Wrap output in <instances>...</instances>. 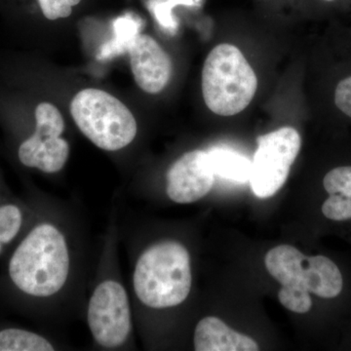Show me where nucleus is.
Listing matches in <instances>:
<instances>
[{
    "mask_svg": "<svg viewBox=\"0 0 351 351\" xmlns=\"http://www.w3.org/2000/svg\"><path fill=\"white\" fill-rule=\"evenodd\" d=\"M86 319L97 345L106 350L125 346L133 332V315L123 284L113 277L97 284L88 302Z\"/></svg>",
    "mask_w": 351,
    "mask_h": 351,
    "instance_id": "nucleus-6",
    "label": "nucleus"
},
{
    "mask_svg": "<svg viewBox=\"0 0 351 351\" xmlns=\"http://www.w3.org/2000/svg\"><path fill=\"white\" fill-rule=\"evenodd\" d=\"M193 345L196 351H257L250 337L240 334L215 316H207L196 325Z\"/></svg>",
    "mask_w": 351,
    "mask_h": 351,
    "instance_id": "nucleus-11",
    "label": "nucleus"
},
{
    "mask_svg": "<svg viewBox=\"0 0 351 351\" xmlns=\"http://www.w3.org/2000/svg\"><path fill=\"white\" fill-rule=\"evenodd\" d=\"M71 272V247L62 228L47 219L31 221L10 248L0 276V295L29 308L60 294Z\"/></svg>",
    "mask_w": 351,
    "mask_h": 351,
    "instance_id": "nucleus-1",
    "label": "nucleus"
},
{
    "mask_svg": "<svg viewBox=\"0 0 351 351\" xmlns=\"http://www.w3.org/2000/svg\"><path fill=\"white\" fill-rule=\"evenodd\" d=\"M265 263L270 276L281 284L279 302L293 313H308L313 304L311 294L332 300L343 293V272L326 256L309 257L291 245H279L267 252Z\"/></svg>",
    "mask_w": 351,
    "mask_h": 351,
    "instance_id": "nucleus-2",
    "label": "nucleus"
},
{
    "mask_svg": "<svg viewBox=\"0 0 351 351\" xmlns=\"http://www.w3.org/2000/svg\"><path fill=\"white\" fill-rule=\"evenodd\" d=\"M114 36L112 40L104 44L98 55V59L108 60L128 53L129 49L138 34H141V22L132 15L122 16L113 24Z\"/></svg>",
    "mask_w": 351,
    "mask_h": 351,
    "instance_id": "nucleus-16",
    "label": "nucleus"
},
{
    "mask_svg": "<svg viewBox=\"0 0 351 351\" xmlns=\"http://www.w3.org/2000/svg\"><path fill=\"white\" fill-rule=\"evenodd\" d=\"M128 53L132 73L143 91L157 94L167 86L173 73L172 60L156 39L140 34Z\"/></svg>",
    "mask_w": 351,
    "mask_h": 351,
    "instance_id": "nucleus-10",
    "label": "nucleus"
},
{
    "mask_svg": "<svg viewBox=\"0 0 351 351\" xmlns=\"http://www.w3.org/2000/svg\"><path fill=\"white\" fill-rule=\"evenodd\" d=\"M34 130L16 145L18 162L46 174L60 172L69 157V145L63 135V115L52 104L39 103L34 108Z\"/></svg>",
    "mask_w": 351,
    "mask_h": 351,
    "instance_id": "nucleus-7",
    "label": "nucleus"
},
{
    "mask_svg": "<svg viewBox=\"0 0 351 351\" xmlns=\"http://www.w3.org/2000/svg\"><path fill=\"white\" fill-rule=\"evenodd\" d=\"M202 0H154L149 9L154 18L164 29L174 34L178 29V22L173 16V8L176 6H200Z\"/></svg>",
    "mask_w": 351,
    "mask_h": 351,
    "instance_id": "nucleus-17",
    "label": "nucleus"
},
{
    "mask_svg": "<svg viewBox=\"0 0 351 351\" xmlns=\"http://www.w3.org/2000/svg\"><path fill=\"white\" fill-rule=\"evenodd\" d=\"M82 0H38L44 17L50 21L64 19L73 12V7Z\"/></svg>",
    "mask_w": 351,
    "mask_h": 351,
    "instance_id": "nucleus-18",
    "label": "nucleus"
},
{
    "mask_svg": "<svg viewBox=\"0 0 351 351\" xmlns=\"http://www.w3.org/2000/svg\"><path fill=\"white\" fill-rule=\"evenodd\" d=\"M31 212L6 191L0 181V257L22 237L32 221Z\"/></svg>",
    "mask_w": 351,
    "mask_h": 351,
    "instance_id": "nucleus-13",
    "label": "nucleus"
},
{
    "mask_svg": "<svg viewBox=\"0 0 351 351\" xmlns=\"http://www.w3.org/2000/svg\"><path fill=\"white\" fill-rule=\"evenodd\" d=\"M258 78L237 46L223 43L212 49L202 69V94L212 112L232 117L250 105Z\"/></svg>",
    "mask_w": 351,
    "mask_h": 351,
    "instance_id": "nucleus-4",
    "label": "nucleus"
},
{
    "mask_svg": "<svg viewBox=\"0 0 351 351\" xmlns=\"http://www.w3.org/2000/svg\"><path fill=\"white\" fill-rule=\"evenodd\" d=\"M326 199L321 205L323 216L335 223L351 221V164L335 166L322 179Z\"/></svg>",
    "mask_w": 351,
    "mask_h": 351,
    "instance_id": "nucleus-12",
    "label": "nucleus"
},
{
    "mask_svg": "<svg viewBox=\"0 0 351 351\" xmlns=\"http://www.w3.org/2000/svg\"><path fill=\"white\" fill-rule=\"evenodd\" d=\"M207 157L215 176L233 182H250L252 161L243 154L217 147L207 151Z\"/></svg>",
    "mask_w": 351,
    "mask_h": 351,
    "instance_id": "nucleus-14",
    "label": "nucleus"
},
{
    "mask_svg": "<svg viewBox=\"0 0 351 351\" xmlns=\"http://www.w3.org/2000/svg\"><path fill=\"white\" fill-rule=\"evenodd\" d=\"M55 346L39 332L15 326L0 327V351H52Z\"/></svg>",
    "mask_w": 351,
    "mask_h": 351,
    "instance_id": "nucleus-15",
    "label": "nucleus"
},
{
    "mask_svg": "<svg viewBox=\"0 0 351 351\" xmlns=\"http://www.w3.org/2000/svg\"><path fill=\"white\" fill-rule=\"evenodd\" d=\"M252 161L250 184L258 197L269 198L287 181L291 167L299 156L302 138L292 127L260 136Z\"/></svg>",
    "mask_w": 351,
    "mask_h": 351,
    "instance_id": "nucleus-8",
    "label": "nucleus"
},
{
    "mask_svg": "<svg viewBox=\"0 0 351 351\" xmlns=\"http://www.w3.org/2000/svg\"><path fill=\"white\" fill-rule=\"evenodd\" d=\"M215 177L208 163L207 152L196 149L186 152L168 170L166 193L178 204H191L210 193Z\"/></svg>",
    "mask_w": 351,
    "mask_h": 351,
    "instance_id": "nucleus-9",
    "label": "nucleus"
},
{
    "mask_svg": "<svg viewBox=\"0 0 351 351\" xmlns=\"http://www.w3.org/2000/svg\"><path fill=\"white\" fill-rule=\"evenodd\" d=\"M324 2H327V3H337L339 0H323Z\"/></svg>",
    "mask_w": 351,
    "mask_h": 351,
    "instance_id": "nucleus-19",
    "label": "nucleus"
},
{
    "mask_svg": "<svg viewBox=\"0 0 351 351\" xmlns=\"http://www.w3.org/2000/svg\"><path fill=\"white\" fill-rule=\"evenodd\" d=\"M71 113L83 135L103 151H120L137 136V121L130 110L103 90H82L71 101Z\"/></svg>",
    "mask_w": 351,
    "mask_h": 351,
    "instance_id": "nucleus-5",
    "label": "nucleus"
},
{
    "mask_svg": "<svg viewBox=\"0 0 351 351\" xmlns=\"http://www.w3.org/2000/svg\"><path fill=\"white\" fill-rule=\"evenodd\" d=\"M193 286L191 255L176 240H162L145 248L136 261L132 287L142 306L152 309L180 306Z\"/></svg>",
    "mask_w": 351,
    "mask_h": 351,
    "instance_id": "nucleus-3",
    "label": "nucleus"
}]
</instances>
